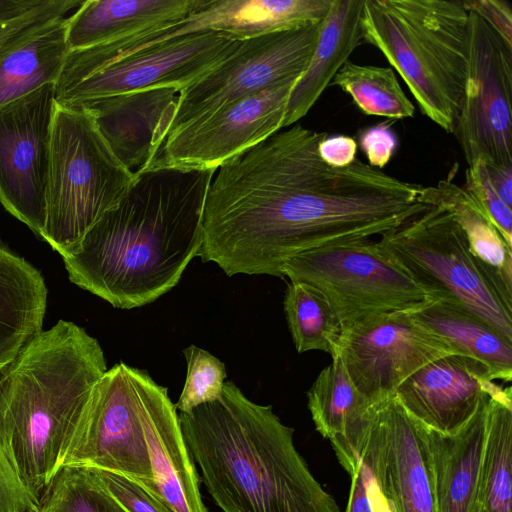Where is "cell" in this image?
Listing matches in <instances>:
<instances>
[{
	"label": "cell",
	"mask_w": 512,
	"mask_h": 512,
	"mask_svg": "<svg viewBox=\"0 0 512 512\" xmlns=\"http://www.w3.org/2000/svg\"><path fill=\"white\" fill-rule=\"evenodd\" d=\"M328 136L294 124L219 167L202 213L203 262L228 276H283L293 257L381 236L426 210L422 187L355 159L326 164Z\"/></svg>",
	"instance_id": "cell-1"
},
{
	"label": "cell",
	"mask_w": 512,
	"mask_h": 512,
	"mask_svg": "<svg viewBox=\"0 0 512 512\" xmlns=\"http://www.w3.org/2000/svg\"><path fill=\"white\" fill-rule=\"evenodd\" d=\"M215 171H136L121 201L62 257L70 281L121 309L144 306L171 290L201 247L203 207Z\"/></svg>",
	"instance_id": "cell-2"
},
{
	"label": "cell",
	"mask_w": 512,
	"mask_h": 512,
	"mask_svg": "<svg viewBox=\"0 0 512 512\" xmlns=\"http://www.w3.org/2000/svg\"><path fill=\"white\" fill-rule=\"evenodd\" d=\"M207 491L223 512H341L294 445V429L272 406L231 381L219 399L180 413Z\"/></svg>",
	"instance_id": "cell-3"
},
{
	"label": "cell",
	"mask_w": 512,
	"mask_h": 512,
	"mask_svg": "<svg viewBox=\"0 0 512 512\" xmlns=\"http://www.w3.org/2000/svg\"><path fill=\"white\" fill-rule=\"evenodd\" d=\"M106 371L97 339L66 320L38 333L0 370V443L38 502Z\"/></svg>",
	"instance_id": "cell-4"
},
{
	"label": "cell",
	"mask_w": 512,
	"mask_h": 512,
	"mask_svg": "<svg viewBox=\"0 0 512 512\" xmlns=\"http://www.w3.org/2000/svg\"><path fill=\"white\" fill-rule=\"evenodd\" d=\"M463 1L364 0L362 38L400 74L420 111L454 133L469 64Z\"/></svg>",
	"instance_id": "cell-5"
},
{
	"label": "cell",
	"mask_w": 512,
	"mask_h": 512,
	"mask_svg": "<svg viewBox=\"0 0 512 512\" xmlns=\"http://www.w3.org/2000/svg\"><path fill=\"white\" fill-rule=\"evenodd\" d=\"M381 251L438 300L475 313L512 341V285L471 250L453 212L437 202L380 236Z\"/></svg>",
	"instance_id": "cell-6"
},
{
	"label": "cell",
	"mask_w": 512,
	"mask_h": 512,
	"mask_svg": "<svg viewBox=\"0 0 512 512\" xmlns=\"http://www.w3.org/2000/svg\"><path fill=\"white\" fill-rule=\"evenodd\" d=\"M135 177L87 109L56 103L41 237L61 257L126 194Z\"/></svg>",
	"instance_id": "cell-7"
},
{
	"label": "cell",
	"mask_w": 512,
	"mask_h": 512,
	"mask_svg": "<svg viewBox=\"0 0 512 512\" xmlns=\"http://www.w3.org/2000/svg\"><path fill=\"white\" fill-rule=\"evenodd\" d=\"M283 276L319 291L342 330L387 312H415L438 300L370 239L301 253L284 265Z\"/></svg>",
	"instance_id": "cell-8"
},
{
	"label": "cell",
	"mask_w": 512,
	"mask_h": 512,
	"mask_svg": "<svg viewBox=\"0 0 512 512\" xmlns=\"http://www.w3.org/2000/svg\"><path fill=\"white\" fill-rule=\"evenodd\" d=\"M323 21L244 39L234 53L179 92L163 121L162 143L194 120L298 79L310 63Z\"/></svg>",
	"instance_id": "cell-9"
},
{
	"label": "cell",
	"mask_w": 512,
	"mask_h": 512,
	"mask_svg": "<svg viewBox=\"0 0 512 512\" xmlns=\"http://www.w3.org/2000/svg\"><path fill=\"white\" fill-rule=\"evenodd\" d=\"M145 370L125 363L107 369L95 387L88 409L61 461L123 475L142 488L153 481L140 414Z\"/></svg>",
	"instance_id": "cell-10"
},
{
	"label": "cell",
	"mask_w": 512,
	"mask_h": 512,
	"mask_svg": "<svg viewBox=\"0 0 512 512\" xmlns=\"http://www.w3.org/2000/svg\"><path fill=\"white\" fill-rule=\"evenodd\" d=\"M468 10L469 64L454 133L468 166H512V45Z\"/></svg>",
	"instance_id": "cell-11"
},
{
	"label": "cell",
	"mask_w": 512,
	"mask_h": 512,
	"mask_svg": "<svg viewBox=\"0 0 512 512\" xmlns=\"http://www.w3.org/2000/svg\"><path fill=\"white\" fill-rule=\"evenodd\" d=\"M244 39L204 30L114 60L82 77L55 84L58 105H77L128 92L172 87L179 92L234 53Z\"/></svg>",
	"instance_id": "cell-12"
},
{
	"label": "cell",
	"mask_w": 512,
	"mask_h": 512,
	"mask_svg": "<svg viewBox=\"0 0 512 512\" xmlns=\"http://www.w3.org/2000/svg\"><path fill=\"white\" fill-rule=\"evenodd\" d=\"M454 354L459 355L408 311L383 313L343 329L334 353L370 405L394 396L421 367Z\"/></svg>",
	"instance_id": "cell-13"
},
{
	"label": "cell",
	"mask_w": 512,
	"mask_h": 512,
	"mask_svg": "<svg viewBox=\"0 0 512 512\" xmlns=\"http://www.w3.org/2000/svg\"><path fill=\"white\" fill-rule=\"evenodd\" d=\"M55 84L0 106V203L38 237L45 223Z\"/></svg>",
	"instance_id": "cell-14"
},
{
	"label": "cell",
	"mask_w": 512,
	"mask_h": 512,
	"mask_svg": "<svg viewBox=\"0 0 512 512\" xmlns=\"http://www.w3.org/2000/svg\"><path fill=\"white\" fill-rule=\"evenodd\" d=\"M298 79L240 99L174 130L142 169L216 170L283 128L288 98Z\"/></svg>",
	"instance_id": "cell-15"
},
{
	"label": "cell",
	"mask_w": 512,
	"mask_h": 512,
	"mask_svg": "<svg viewBox=\"0 0 512 512\" xmlns=\"http://www.w3.org/2000/svg\"><path fill=\"white\" fill-rule=\"evenodd\" d=\"M357 457L392 512H436L424 425L395 396L370 406Z\"/></svg>",
	"instance_id": "cell-16"
},
{
	"label": "cell",
	"mask_w": 512,
	"mask_h": 512,
	"mask_svg": "<svg viewBox=\"0 0 512 512\" xmlns=\"http://www.w3.org/2000/svg\"><path fill=\"white\" fill-rule=\"evenodd\" d=\"M502 387L482 362L454 354L421 367L398 387L394 396L426 427L453 434Z\"/></svg>",
	"instance_id": "cell-17"
},
{
	"label": "cell",
	"mask_w": 512,
	"mask_h": 512,
	"mask_svg": "<svg viewBox=\"0 0 512 512\" xmlns=\"http://www.w3.org/2000/svg\"><path fill=\"white\" fill-rule=\"evenodd\" d=\"M140 414L153 474L152 483L144 489L165 512H208L175 404L167 388L146 371L140 387Z\"/></svg>",
	"instance_id": "cell-18"
},
{
	"label": "cell",
	"mask_w": 512,
	"mask_h": 512,
	"mask_svg": "<svg viewBox=\"0 0 512 512\" xmlns=\"http://www.w3.org/2000/svg\"><path fill=\"white\" fill-rule=\"evenodd\" d=\"M178 94L172 87L151 88L72 106L89 111L114 155L135 173L159 150L162 122L175 106Z\"/></svg>",
	"instance_id": "cell-19"
},
{
	"label": "cell",
	"mask_w": 512,
	"mask_h": 512,
	"mask_svg": "<svg viewBox=\"0 0 512 512\" xmlns=\"http://www.w3.org/2000/svg\"><path fill=\"white\" fill-rule=\"evenodd\" d=\"M490 397L453 434H443L423 424L436 512H474L478 505L480 466Z\"/></svg>",
	"instance_id": "cell-20"
},
{
	"label": "cell",
	"mask_w": 512,
	"mask_h": 512,
	"mask_svg": "<svg viewBox=\"0 0 512 512\" xmlns=\"http://www.w3.org/2000/svg\"><path fill=\"white\" fill-rule=\"evenodd\" d=\"M272 27V12L266 0H210L203 9L183 20L87 48L84 58L90 68L98 69L114 60L193 32L215 30L247 39L268 33Z\"/></svg>",
	"instance_id": "cell-21"
},
{
	"label": "cell",
	"mask_w": 512,
	"mask_h": 512,
	"mask_svg": "<svg viewBox=\"0 0 512 512\" xmlns=\"http://www.w3.org/2000/svg\"><path fill=\"white\" fill-rule=\"evenodd\" d=\"M210 0H85L67 18L70 51L82 50L177 22Z\"/></svg>",
	"instance_id": "cell-22"
},
{
	"label": "cell",
	"mask_w": 512,
	"mask_h": 512,
	"mask_svg": "<svg viewBox=\"0 0 512 512\" xmlns=\"http://www.w3.org/2000/svg\"><path fill=\"white\" fill-rule=\"evenodd\" d=\"M308 409L316 430L326 438L350 475L359 465L357 447L363 436L370 403L355 387L338 355L307 391Z\"/></svg>",
	"instance_id": "cell-23"
},
{
	"label": "cell",
	"mask_w": 512,
	"mask_h": 512,
	"mask_svg": "<svg viewBox=\"0 0 512 512\" xmlns=\"http://www.w3.org/2000/svg\"><path fill=\"white\" fill-rule=\"evenodd\" d=\"M363 1L333 0L310 63L289 95L283 128L295 124L309 112L352 52L364 43Z\"/></svg>",
	"instance_id": "cell-24"
},
{
	"label": "cell",
	"mask_w": 512,
	"mask_h": 512,
	"mask_svg": "<svg viewBox=\"0 0 512 512\" xmlns=\"http://www.w3.org/2000/svg\"><path fill=\"white\" fill-rule=\"evenodd\" d=\"M67 18L38 24L0 43V106L58 80L70 51Z\"/></svg>",
	"instance_id": "cell-25"
},
{
	"label": "cell",
	"mask_w": 512,
	"mask_h": 512,
	"mask_svg": "<svg viewBox=\"0 0 512 512\" xmlns=\"http://www.w3.org/2000/svg\"><path fill=\"white\" fill-rule=\"evenodd\" d=\"M47 295L41 273L0 239V370L42 331Z\"/></svg>",
	"instance_id": "cell-26"
},
{
	"label": "cell",
	"mask_w": 512,
	"mask_h": 512,
	"mask_svg": "<svg viewBox=\"0 0 512 512\" xmlns=\"http://www.w3.org/2000/svg\"><path fill=\"white\" fill-rule=\"evenodd\" d=\"M413 314L442 336L459 355L482 362L494 381H511L512 341L484 319L447 300H436Z\"/></svg>",
	"instance_id": "cell-27"
},
{
	"label": "cell",
	"mask_w": 512,
	"mask_h": 512,
	"mask_svg": "<svg viewBox=\"0 0 512 512\" xmlns=\"http://www.w3.org/2000/svg\"><path fill=\"white\" fill-rule=\"evenodd\" d=\"M478 504L487 512H512L511 387H502L488 402Z\"/></svg>",
	"instance_id": "cell-28"
},
{
	"label": "cell",
	"mask_w": 512,
	"mask_h": 512,
	"mask_svg": "<svg viewBox=\"0 0 512 512\" xmlns=\"http://www.w3.org/2000/svg\"><path fill=\"white\" fill-rule=\"evenodd\" d=\"M425 203L437 202L449 208L464 229L472 252L508 284L512 285V247L466 190L449 180L422 188Z\"/></svg>",
	"instance_id": "cell-29"
},
{
	"label": "cell",
	"mask_w": 512,
	"mask_h": 512,
	"mask_svg": "<svg viewBox=\"0 0 512 512\" xmlns=\"http://www.w3.org/2000/svg\"><path fill=\"white\" fill-rule=\"evenodd\" d=\"M284 312L296 350H319L334 355L342 327L326 298L312 286L291 282Z\"/></svg>",
	"instance_id": "cell-30"
},
{
	"label": "cell",
	"mask_w": 512,
	"mask_h": 512,
	"mask_svg": "<svg viewBox=\"0 0 512 512\" xmlns=\"http://www.w3.org/2000/svg\"><path fill=\"white\" fill-rule=\"evenodd\" d=\"M329 85L348 93L367 115L391 119L413 117L415 107L391 67L360 65L347 60Z\"/></svg>",
	"instance_id": "cell-31"
},
{
	"label": "cell",
	"mask_w": 512,
	"mask_h": 512,
	"mask_svg": "<svg viewBox=\"0 0 512 512\" xmlns=\"http://www.w3.org/2000/svg\"><path fill=\"white\" fill-rule=\"evenodd\" d=\"M38 512H126L94 470L63 467L39 501Z\"/></svg>",
	"instance_id": "cell-32"
},
{
	"label": "cell",
	"mask_w": 512,
	"mask_h": 512,
	"mask_svg": "<svg viewBox=\"0 0 512 512\" xmlns=\"http://www.w3.org/2000/svg\"><path fill=\"white\" fill-rule=\"evenodd\" d=\"M186 358V380L175 404L180 413L220 398L227 376L225 365L210 352L190 345L183 350Z\"/></svg>",
	"instance_id": "cell-33"
},
{
	"label": "cell",
	"mask_w": 512,
	"mask_h": 512,
	"mask_svg": "<svg viewBox=\"0 0 512 512\" xmlns=\"http://www.w3.org/2000/svg\"><path fill=\"white\" fill-rule=\"evenodd\" d=\"M84 0H0V43L38 24L64 17Z\"/></svg>",
	"instance_id": "cell-34"
},
{
	"label": "cell",
	"mask_w": 512,
	"mask_h": 512,
	"mask_svg": "<svg viewBox=\"0 0 512 512\" xmlns=\"http://www.w3.org/2000/svg\"><path fill=\"white\" fill-rule=\"evenodd\" d=\"M465 183L466 192L512 247V208L495 192L483 161L478 160L468 167Z\"/></svg>",
	"instance_id": "cell-35"
},
{
	"label": "cell",
	"mask_w": 512,
	"mask_h": 512,
	"mask_svg": "<svg viewBox=\"0 0 512 512\" xmlns=\"http://www.w3.org/2000/svg\"><path fill=\"white\" fill-rule=\"evenodd\" d=\"M38 507L0 443V512H38Z\"/></svg>",
	"instance_id": "cell-36"
},
{
	"label": "cell",
	"mask_w": 512,
	"mask_h": 512,
	"mask_svg": "<svg viewBox=\"0 0 512 512\" xmlns=\"http://www.w3.org/2000/svg\"><path fill=\"white\" fill-rule=\"evenodd\" d=\"M94 471L126 512H165L147 491L133 480L116 473Z\"/></svg>",
	"instance_id": "cell-37"
},
{
	"label": "cell",
	"mask_w": 512,
	"mask_h": 512,
	"mask_svg": "<svg viewBox=\"0 0 512 512\" xmlns=\"http://www.w3.org/2000/svg\"><path fill=\"white\" fill-rule=\"evenodd\" d=\"M358 138L369 165L377 169L390 161L397 146L395 134L385 124L362 130Z\"/></svg>",
	"instance_id": "cell-38"
},
{
	"label": "cell",
	"mask_w": 512,
	"mask_h": 512,
	"mask_svg": "<svg viewBox=\"0 0 512 512\" xmlns=\"http://www.w3.org/2000/svg\"><path fill=\"white\" fill-rule=\"evenodd\" d=\"M467 9L476 12L487 21L510 45H512V10L503 0L463 1Z\"/></svg>",
	"instance_id": "cell-39"
},
{
	"label": "cell",
	"mask_w": 512,
	"mask_h": 512,
	"mask_svg": "<svg viewBox=\"0 0 512 512\" xmlns=\"http://www.w3.org/2000/svg\"><path fill=\"white\" fill-rule=\"evenodd\" d=\"M357 143L345 135L327 136L319 145L322 160L333 167H345L356 159Z\"/></svg>",
	"instance_id": "cell-40"
},
{
	"label": "cell",
	"mask_w": 512,
	"mask_h": 512,
	"mask_svg": "<svg viewBox=\"0 0 512 512\" xmlns=\"http://www.w3.org/2000/svg\"><path fill=\"white\" fill-rule=\"evenodd\" d=\"M351 485L345 512H374L367 493V472L360 465L350 474Z\"/></svg>",
	"instance_id": "cell-41"
},
{
	"label": "cell",
	"mask_w": 512,
	"mask_h": 512,
	"mask_svg": "<svg viewBox=\"0 0 512 512\" xmlns=\"http://www.w3.org/2000/svg\"><path fill=\"white\" fill-rule=\"evenodd\" d=\"M491 184L500 199L512 208V166L486 165Z\"/></svg>",
	"instance_id": "cell-42"
},
{
	"label": "cell",
	"mask_w": 512,
	"mask_h": 512,
	"mask_svg": "<svg viewBox=\"0 0 512 512\" xmlns=\"http://www.w3.org/2000/svg\"><path fill=\"white\" fill-rule=\"evenodd\" d=\"M474 512H487L481 505H477Z\"/></svg>",
	"instance_id": "cell-43"
}]
</instances>
